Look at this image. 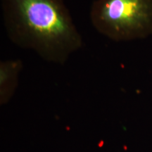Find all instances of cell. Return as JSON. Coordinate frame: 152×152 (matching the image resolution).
<instances>
[{
  "mask_svg": "<svg viewBox=\"0 0 152 152\" xmlns=\"http://www.w3.org/2000/svg\"><path fill=\"white\" fill-rule=\"evenodd\" d=\"M7 37L50 64L64 65L83 39L63 0H1Z\"/></svg>",
  "mask_w": 152,
  "mask_h": 152,
  "instance_id": "6da1fadb",
  "label": "cell"
},
{
  "mask_svg": "<svg viewBox=\"0 0 152 152\" xmlns=\"http://www.w3.org/2000/svg\"><path fill=\"white\" fill-rule=\"evenodd\" d=\"M90 21L99 33L114 42L152 35V0H94Z\"/></svg>",
  "mask_w": 152,
  "mask_h": 152,
  "instance_id": "7a4b0ae2",
  "label": "cell"
},
{
  "mask_svg": "<svg viewBox=\"0 0 152 152\" xmlns=\"http://www.w3.org/2000/svg\"><path fill=\"white\" fill-rule=\"evenodd\" d=\"M23 64L20 58H11L0 61V96L1 104L10 99L18 84Z\"/></svg>",
  "mask_w": 152,
  "mask_h": 152,
  "instance_id": "3957f363",
  "label": "cell"
}]
</instances>
